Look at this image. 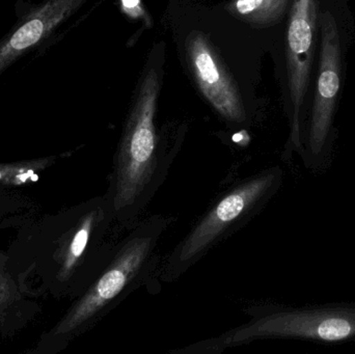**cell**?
<instances>
[{
  "mask_svg": "<svg viewBox=\"0 0 355 354\" xmlns=\"http://www.w3.org/2000/svg\"><path fill=\"white\" fill-rule=\"evenodd\" d=\"M160 64V60H150L139 79L114 156L106 195L120 229L139 220L164 183L178 151V145L170 147L156 129Z\"/></svg>",
  "mask_w": 355,
  "mask_h": 354,
  "instance_id": "3957f363",
  "label": "cell"
},
{
  "mask_svg": "<svg viewBox=\"0 0 355 354\" xmlns=\"http://www.w3.org/2000/svg\"><path fill=\"white\" fill-rule=\"evenodd\" d=\"M40 212V205L17 188H0V232L16 230L25 220Z\"/></svg>",
  "mask_w": 355,
  "mask_h": 354,
  "instance_id": "4fadbf2b",
  "label": "cell"
},
{
  "mask_svg": "<svg viewBox=\"0 0 355 354\" xmlns=\"http://www.w3.org/2000/svg\"><path fill=\"white\" fill-rule=\"evenodd\" d=\"M107 195L55 213H41L16 229L6 254L10 265L41 297L56 301L81 294L102 269L118 238Z\"/></svg>",
  "mask_w": 355,
  "mask_h": 354,
  "instance_id": "6da1fadb",
  "label": "cell"
},
{
  "mask_svg": "<svg viewBox=\"0 0 355 354\" xmlns=\"http://www.w3.org/2000/svg\"><path fill=\"white\" fill-rule=\"evenodd\" d=\"M68 154L43 156L33 159L0 162V188H18L37 182L41 175L55 166Z\"/></svg>",
  "mask_w": 355,
  "mask_h": 354,
  "instance_id": "7c38bea8",
  "label": "cell"
},
{
  "mask_svg": "<svg viewBox=\"0 0 355 354\" xmlns=\"http://www.w3.org/2000/svg\"><path fill=\"white\" fill-rule=\"evenodd\" d=\"M321 47L318 80L313 105L309 148L313 156L324 149L333 125L338 95L341 87V44L335 17L329 10L319 17Z\"/></svg>",
  "mask_w": 355,
  "mask_h": 354,
  "instance_id": "ba28073f",
  "label": "cell"
},
{
  "mask_svg": "<svg viewBox=\"0 0 355 354\" xmlns=\"http://www.w3.org/2000/svg\"><path fill=\"white\" fill-rule=\"evenodd\" d=\"M282 170L270 168L240 181L217 197L162 260L157 280L170 283L196 265L218 243L243 228L279 189Z\"/></svg>",
  "mask_w": 355,
  "mask_h": 354,
  "instance_id": "277c9868",
  "label": "cell"
},
{
  "mask_svg": "<svg viewBox=\"0 0 355 354\" xmlns=\"http://www.w3.org/2000/svg\"><path fill=\"white\" fill-rule=\"evenodd\" d=\"M319 0H293L287 28V73L292 103L291 141L300 151L302 108L310 85L316 49Z\"/></svg>",
  "mask_w": 355,
  "mask_h": 354,
  "instance_id": "52a82bcc",
  "label": "cell"
},
{
  "mask_svg": "<svg viewBox=\"0 0 355 354\" xmlns=\"http://www.w3.org/2000/svg\"><path fill=\"white\" fill-rule=\"evenodd\" d=\"M246 324L180 353H220L261 339H302L341 342L355 338V306L352 307L252 308Z\"/></svg>",
  "mask_w": 355,
  "mask_h": 354,
  "instance_id": "5b68a950",
  "label": "cell"
},
{
  "mask_svg": "<svg viewBox=\"0 0 355 354\" xmlns=\"http://www.w3.org/2000/svg\"><path fill=\"white\" fill-rule=\"evenodd\" d=\"M87 0H45L0 41V74L25 52L51 35Z\"/></svg>",
  "mask_w": 355,
  "mask_h": 354,
  "instance_id": "9c48e42d",
  "label": "cell"
},
{
  "mask_svg": "<svg viewBox=\"0 0 355 354\" xmlns=\"http://www.w3.org/2000/svg\"><path fill=\"white\" fill-rule=\"evenodd\" d=\"M289 6L290 0H233L227 4V10L246 24L268 27L285 17Z\"/></svg>",
  "mask_w": 355,
  "mask_h": 354,
  "instance_id": "8fae6325",
  "label": "cell"
},
{
  "mask_svg": "<svg viewBox=\"0 0 355 354\" xmlns=\"http://www.w3.org/2000/svg\"><path fill=\"white\" fill-rule=\"evenodd\" d=\"M186 64L202 97L231 126L248 124V108L235 76L209 35L189 30L184 39Z\"/></svg>",
  "mask_w": 355,
  "mask_h": 354,
  "instance_id": "8992f818",
  "label": "cell"
},
{
  "mask_svg": "<svg viewBox=\"0 0 355 354\" xmlns=\"http://www.w3.org/2000/svg\"><path fill=\"white\" fill-rule=\"evenodd\" d=\"M174 222L172 216L157 214L133 222L125 228L123 236L120 232L107 262L91 284L25 353H62L131 293L149 283L153 285L162 261L158 253L159 242Z\"/></svg>",
  "mask_w": 355,
  "mask_h": 354,
  "instance_id": "7a4b0ae2",
  "label": "cell"
},
{
  "mask_svg": "<svg viewBox=\"0 0 355 354\" xmlns=\"http://www.w3.org/2000/svg\"><path fill=\"white\" fill-rule=\"evenodd\" d=\"M41 299L0 251V343L12 340L42 315Z\"/></svg>",
  "mask_w": 355,
  "mask_h": 354,
  "instance_id": "30bf717a",
  "label": "cell"
}]
</instances>
